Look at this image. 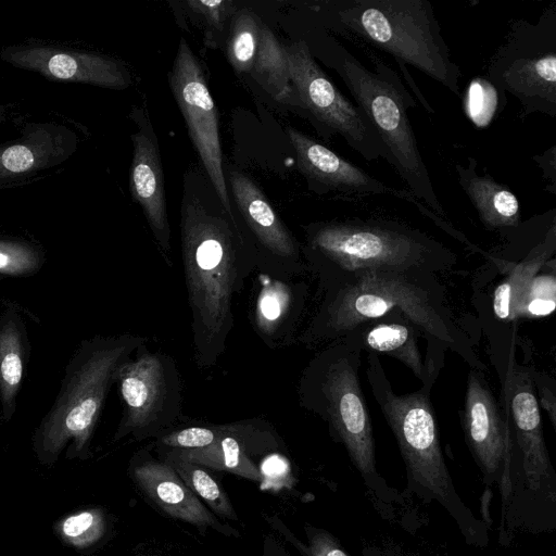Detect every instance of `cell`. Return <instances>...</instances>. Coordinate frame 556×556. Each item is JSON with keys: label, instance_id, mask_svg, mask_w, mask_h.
<instances>
[{"label": "cell", "instance_id": "obj_36", "mask_svg": "<svg viewBox=\"0 0 556 556\" xmlns=\"http://www.w3.org/2000/svg\"><path fill=\"white\" fill-rule=\"evenodd\" d=\"M534 386L539 390V405H541L549 415L551 422L555 428L556 421V399L555 383L542 374L531 370Z\"/></svg>", "mask_w": 556, "mask_h": 556}, {"label": "cell", "instance_id": "obj_21", "mask_svg": "<svg viewBox=\"0 0 556 556\" xmlns=\"http://www.w3.org/2000/svg\"><path fill=\"white\" fill-rule=\"evenodd\" d=\"M258 273L252 323L256 333L270 349L295 342V329L305 307L308 287Z\"/></svg>", "mask_w": 556, "mask_h": 556}, {"label": "cell", "instance_id": "obj_2", "mask_svg": "<svg viewBox=\"0 0 556 556\" xmlns=\"http://www.w3.org/2000/svg\"><path fill=\"white\" fill-rule=\"evenodd\" d=\"M193 359L201 370L224 354L233 327V299L257 270V253L233 216L185 191L180 218Z\"/></svg>", "mask_w": 556, "mask_h": 556}, {"label": "cell", "instance_id": "obj_12", "mask_svg": "<svg viewBox=\"0 0 556 556\" xmlns=\"http://www.w3.org/2000/svg\"><path fill=\"white\" fill-rule=\"evenodd\" d=\"M168 83L213 189L226 212L233 216L223 170L216 105L203 68L184 38L180 39L168 73Z\"/></svg>", "mask_w": 556, "mask_h": 556}, {"label": "cell", "instance_id": "obj_6", "mask_svg": "<svg viewBox=\"0 0 556 556\" xmlns=\"http://www.w3.org/2000/svg\"><path fill=\"white\" fill-rule=\"evenodd\" d=\"M132 333L83 340L65 367L59 393L34 433L42 457L53 458L70 443L74 454L87 453L111 387L122 366L147 343Z\"/></svg>", "mask_w": 556, "mask_h": 556}, {"label": "cell", "instance_id": "obj_38", "mask_svg": "<svg viewBox=\"0 0 556 556\" xmlns=\"http://www.w3.org/2000/svg\"><path fill=\"white\" fill-rule=\"evenodd\" d=\"M262 556H292V554L276 536L266 534L263 539Z\"/></svg>", "mask_w": 556, "mask_h": 556}, {"label": "cell", "instance_id": "obj_22", "mask_svg": "<svg viewBox=\"0 0 556 556\" xmlns=\"http://www.w3.org/2000/svg\"><path fill=\"white\" fill-rule=\"evenodd\" d=\"M418 329L400 312L365 321L340 339L356 345L363 352L384 354L403 363L421 381L432 388L431 377L418 344ZM421 336V334H420Z\"/></svg>", "mask_w": 556, "mask_h": 556}, {"label": "cell", "instance_id": "obj_4", "mask_svg": "<svg viewBox=\"0 0 556 556\" xmlns=\"http://www.w3.org/2000/svg\"><path fill=\"white\" fill-rule=\"evenodd\" d=\"M309 273L326 282L371 269L438 274L457 265V255L418 228L388 217H352L305 228Z\"/></svg>", "mask_w": 556, "mask_h": 556}, {"label": "cell", "instance_id": "obj_5", "mask_svg": "<svg viewBox=\"0 0 556 556\" xmlns=\"http://www.w3.org/2000/svg\"><path fill=\"white\" fill-rule=\"evenodd\" d=\"M323 43L321 60L343 80L354 104L382 142L388 163L419 202L437 216L446 219L408 116V110L416 108L417 102L402 77L369 47L362 46L372 68L364 66L329 36L324 37Z\"/></svg>", "mask_w": 556, "mask_h": 556}, {"label": "cell", "instance_id": "obj_32", "mask_svg": "<svg viewBox=\"0 0 556 556\" xmlns=\"http://www.w3.org/2000/svg\"><path fill=\"white\" fill-rule=\"evenodd\" d=\"M225 430L222 425H194L180 429H172L157 437L153 443L155 448L198 450L215 443Z\"/></svg>", "mask_w": 556, "mask_h": 556}, {"label": "cell", "instance_id": "obj_16", "mask_svg": "<svg viewBox=\"0 0 556 556\" xmlns=\"http://www.w3.org/2000/svg\"><path fill=\"white\" fill-rule=\"evenodd\" d=\"M286 131L298 167L315 190L352 198L388 194L414 204L428 217L433 213L409 191L386 185L298 129L288 127Z\"/></svg>", "mask_w": 556, "mask_h": 556}, {"label": "cell", "instance_id": "obj_39", "mask_svg": "<svg viewBox=\"0 0 556 556\" xmlns=\"http://www.w3.org/2000/svg\"><path fill=\"white\" fill-rule=\"evenodd\" d=\"M144 556V555H143Z\"/></svg>", "mask_w": 556, "mask_h": 556}, {"label": "cell", "instance_id": "obj_37", "mask_svg": "<svg viewBox=\"0 0 556 556\" xmlns=\"http://www.w3.org/2000/svg\"><path fill=\"white\" fill-rule=\"evenodd\" d=\"M532 160L542 170V176L547 181V191L556 194V144H553L541 154H535Z\"/></svg>", "mask_w": 556, "mask_h": 556}, {"label": "cell", "instance_id": "obj_8", "mask_svg": "<svg viewBox=\"0 0 556 556\" xmlns=\"http://www.w3.org/2000/svg\"><path fill=\"white\" fill-rule=\"evenodd\" d=\"M366 377L370 391L392 430L412 485L443 505L456 519L465 516L455 492L439 440L430 390L394 392L379 355L367 353Z\"/></svg>", "mask_w": 556, "mask_h": 556}, {"label": "cell", "instance_id": "obj_34", "mask_svg": "<svg viewBox=\"0 0 556 556\" xmlns=\"http://www.w3.org/2000/svg\"><path fill=\"white\" fill-rule=\"evenodd\" d=\"M38 152L33 146L13 144L0 148V174H22L34 168L38 163Z\"/></svg>", "mask_w": 556, "mask_h": 556}, {"label": "cell", "instance_id": "obj_23", "mask_svg": "<svg viewBox=\"0 0 556 556\" xmlns=\"http://www.w3.org/2000/svg\"><path fill=\"white\" fill-rule=\"evenodd\" d=\"M458 184L473 205L483 227L505 238L521 225L520 204L516 194L488 173H479L478 162L468 156L467 164L455 165Z\"/></svg>", "mask_w": 556, "mask_h": 556}, {"label": "cell", "instance_id": "obj_15", "mask_svg": "<svg viewBox=\"0 0 556 556\" xmlns=\"http://www.w3.org/2000/svg\"><path fill=\"white\" fill-rule=\"evenodd\" d=\"M129 476L142 496L167 517L190 523L201 532L212 529L228 538L241 536L204 505L169 464L153 455L151 446L134 454Z\"/></svg>", "mask_w": 556, "mask_h": 556}, {"label": "cell", "instance_id": "obj_20", "mask_svg": "<svg viewBox=\"0 0 556 556\" xmlns=\"http://www.w3.org/2000/svg\"><path fill=\"white\" fill-rule=\"evenodd\" d=\"M9 62L41 73L46 77L124 89L130 76L117 61L94 53L56 51L49 48H27L5 52Z\"/></svg>", "mask_w": 556, "mask_h": 556}, {"label": "cell", "instance_id": "obj_3", "mask_svg": "<svg viewBox=\"0 0 556 556\" xmlns=\"http://www.w3.org/2000/svg\"><path fill=\"white\" fill-rule=\"evenodd\" d=\"M330 27L359 46L390 54L420 104L433 113L409 74L413 66L462 97V71L451 56L428 0H338L324 8Z\"/></svg>", "mask_w": 556, "mask_h": 556}, {"label": "cell", "instance_id": "obj_10", "mask_svg": "<svg viewBox=\"0 0 556 556\" xmlns=\"http://www.w3.org/2000/svg\"><path fill=\"white\" fill-rule=\"evenodd\" d=\"M116 383L123 412L113 441L156 439L174 429L181 416V377L172 356L144 343L122 366Z\"/></svg>", "mask_w": 556, "mask_h": 556}, {"label": "cell", "instance_id": "obj_17", "mask_svg": "<svg viewBox=\"0 0 556 556\" xmlns=\"http://www.w3.org/2000/svg\"><path fill=\"white\" fill-rule=\"evenodd\" d=\"M503 388L528 488L533 491H547L546 485L554 482V469L544 442L540 405L534 392L531 369L518 365L514 359V353L509 354Z\"/></svg>", "mask_w": 556, "mask_h": 556}, {"label": "cell", "instance_id": "obj_26", "mask_svg": "<svg viewBox=\"0 0 556 556\" xmlns=\"http://www.w3.org/2000/svg\"><path fill=\"white\" fill-rule=\"evenodd\" d=\"M250 74L278 101L289 100L294 93L286 47L265 24H261L257 52Z\"/></svg>", "mask_w": 556, "mask_h": 556}, {"label": "cell", "instance_id": "obj_29", "mask_svg": "<svg viewBox=\"0 0 556 556\" xmlns=\"http://www.w3.org/2000/svg\"><path fill=\"white\" fill-rule=\"evenodd\" d=\"M267 525L302 556H351L338 539L325 529L304 523L306 543L301 541L277 515H264Z\"/></svg>", "mask_w": 556, "mask_h": 556}, {"label": "cell", "instance_id": "obj_28", "mask_svg": "<svg viewBox=\"0 0 556 556\" xmlns=\"http://www.w3.org/2000/svg\"><path fill=\"white\" fill-rule=\"evenodd\" d=\"M261 23L249 11L240 12L232 23L227 56L237 73H251L260 40Z\"/></svg>", "mask_w": 556, "mask_h": 556}, {"label": "cell", "instance_id": "obj_31", "mask_svg": "<svg viewBox=\"0 0 556 556\" xmlns=\"http://www.w3.org/2000/svg\"><path fill=\"white\" fill-rule=\"evenodd\" d=\"M45 256L34 245L17 240L0 239V275L26 277L36 274Z\"/></svg>", "mask_w": 556, "mask_h": 556}, {"label": "cell", "instance_id": "obj_33", "mask_svg": "<svg viewBox=\"0 0 556 556\" xmlns=\"http://www.w3.org/2000/svg\"><path fill=\"white\" fill-rule=\"evenodd\" d=\"M63 533L77 545H88L99 540L105 530L100 511H83L68 517L62 527Z\"/></svg>", "mask_w": 556, "mask_h": 556}, {"label": "cell", "instance_id": "obj_27", "mask_svg": "<svg viewBox=\"0 0 556 556\" xmlns=\"http://www.w3.org/2000/svg\"><path fill=\"white\" fill-rule=\"evenodd\" d=\"M155 451L157 456L174 468L188 488L215 516L239 521L228 494L208 468L188 462L170 450L155 448Z\"/></svg>", "mask_w": 556, "mask_h": 556}, {"label": "cell", "instance_id": "obj_1", "mask_svg": "<svg viewBox=\"0 0 556 556\" xmlns=\"http://www.w3.org/2000/svg\"><path fill=\"white\" fill-rule=\"evenodd\" d=\"M320 303L295 342L329 343L356 326L402 313L427 339L428 346L448 349L470 368L483 372L484 363L455 321L435 275L421 271L371 269L320 283Z\"/></svg>", "mask_w": 556, "mask_h": 556}, {"label": "cell", "instance_id": "obj_13", "mask_svg": "<svg viewBox=\"0 0 556 556\" xmlns=\"http://www.w3.org/2000/svg\"><path fill=\"white\" fill-rule=\"evenodd\" d=\"M463 428L485 480L498 484L506 502L511 491L513 439L509 417L507 415L503 420L482 372L473 368H470L467 378Z\"/></svg>", "mask_w": 556, "mask_h": 556}, {"label": "cell", "instance_id": "obj_19", "mask_svg": "<svg viewBox=\"0 0 556 556\" xmlns=\"http://www.w3.org/2000/svg\"><path fill=\"white\" fill-rule=\"evenodd\" d=\"M131 115L138 130L131 136L134 153L129 175L130 193L142 208L165 262L172 266L170 228L157 137L142 109L135 108Z\"/></svg>", "mask_w": 556, "mask_h": 556}, {"label": "cell", "instance_id": "obj_35", "mask_svg": "<svg viewBox=\"0 0 556 556\" xmlns=\"http://www.w3.org/2000/svg\"><path fill=\"white\" fill-rule=\"evenodd\" d=\"M187 5L193 13L204 18L205 24L213 34L223 30L227 18L233 12V2L228 0H191L187 1Z\"/></svg>", "mask_w": 556, "mask_h": 556}, {"label": "cell", "instance_id": "obj_24", "mask_svg": "<svg viewBox=\"0 0 556 556\" xmlns=\"http://www.w3.org/2000/svg\"><path fill=\"white\" fill-rule=\"evenodd\" d=\"M29 353L26 325L18 311L9 305L0 315V405L7 422L16 410Z\"/></svg>", "mask_w": 556, "mask_h": 556}, {"label": "cell", "instance_id": "obj_18", "mask_svg": "<svg viewBox=\"0 0 556 556\" xmlns=\"http://www.w3.org/2000/svg\"><path fill=\"white\" fill-rule=\"evenodd\" d=\"M281 446L282 442L275 428L269 422L255 418L225 424L223 434L207 447L170 451L208 469L227 471L261 482V460L273 456Z\"/></svg>", "mask_w": 556, "mask_h": 556}, {"label": "cell", "instance_id": "obj_30", "mask_svg": "<svg viewBox=\"0 0 556 556\" xmlns=\"http://www.w3.org/2000/svg\"><path fill=\"white\" fill-rule=\"evenodd\" d=\"M500 97H505L486 76H476L468 84L464 94V111L467 118L478 128L488 127L504 105Z\"/></svg>", "mask_w": 556, "mask_h": 556}, {"label": "cell", "instance_id": "obj_7", "mask_svg": "<svg viewBox=\"0 0 556 556\" xmlns=\"http://www.w3.org/2000/svg\"><path fill=\"white\" fill-rule=\"evenodd\" d=\"M363 351L338 339L318 351L298 383L300 405L320 417L364 478L376 473L372 425L359 382Z\"/></svg>", "mask_w": 556, "mask_h": 556}, {"label": "cell", "instance_id": "obj_11", "mask_svg": "<svg viewBox=\"0 0 556 556\" xmlns=\"http://www.w3.org/2000/svg\"><path fill=\"white\" fill-rule=\"evenodd\" d=\"M290 80L301 105L327 139L339 135L366 161L383 157L387 151L359 109L324 73L308 43L296 40L286 47Z\"/></svg>", "mask_w": 556, "mask_h": 556}, {"label": "cell", "instance_id": "obj_25", "mask_svg": "<svg viewBox=\"0 0 556 556\" xmlns=\"http://www.w3.org/2000/svg\"><path fill=\"white\" fill-rule=\"evenodd\" d=\"M556 250V220H554L540 240L531 247L527 255L511 267V273L498 283L492 296L494 316L510 323L531 280L552 258Z\"/></svg>", "mask_w": 556, "mask_h": 556}, {"label": "cell", "instance_id": "obj_14", "mask_svg": "<svg viewBox=\"0 0 556 556\" xmlns=\"http://www.w3.org/2000/svg\"><path fill=\"white\" fill-rule=\"evenodd\" d=\"M229 180L235 201L253 237L257 271L285 279L309 274L298 242L260 188L241 172H231Z\"/></svg>", "mask_w": 556, "mask_h": 556}, {"label": "cell", "instance_id": "obj_9", "mask_svg": "<svg viewBox=\"0 0 556 556\" xmlns=\"http://www.w3.org/2000/svg\"><path fill=\"white\" fill-rule=\"evenodd\" d=\"M520 104V118L534 113L556 116V2L538 22L513 20L505 41L488 65L486 76Z\"/></svg>", "mask_w": 556, "mask_h": 556}]
</instances>
